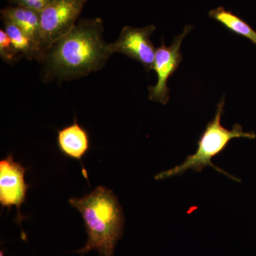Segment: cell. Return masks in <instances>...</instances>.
I'll return each mask as SVG.
<instances>
[{"mask_svg":"<svg viewBox=\"0 0 256 256\" xmlns=\"http://www.w3.org/2000/svg\"><path fill=\"white\" fill-rule=\"evenodd\" d=\"M102 34L100 18L80 20L44 54L43 80H75L104 68L112 53Z\"/></svg>","mask_w":256,"mask_h":256,"instance_id":"1","label":"cell"},{"mask_svg":"<svg viewBox=\"0 0 256 256\" xmlns=\"http://www.w3.org/2000/svg\"><path fill=\"white\" fill-rule=\"evenodd\" d=\"M84 222L87 242L76 252L84 256L96 250L100 256H114V248L124 236V218L118 197L112 190L98 186L82 198L68 200Z\"/></svg>","mask_w":256,"mask_h":256,"instance_id":"2","label":"cell"},{"mask_svg":"<svg viewBox=\"0 0 256 256\" xmlns=\"http://www.w3.org/2000/svg\"><path fill=\"white\" fill-rule=\"evenodd\" d=\"M224 105L225 96H224L217 105L214 118L207 124L206 129L202 133L200 140L197 142L198 148L196 152L188 156L182 164L156 175V180H165L172 176H180L188 170L201 172L204 168L210 166L234 181L240 182L238 178H234L226 172L216 166L212 162V160L220 154L234 138L254 139L256 136L252 132H244L242 128L239 124H234L232 130H228L223 127L222 124V117L224 114Z\"/></svg>","mask_w":256,"mask_h":256,"instance_id":"3","label":"cell"},{"mask_svg":"<svg viewBox=\"0 0 256 256\" xmlns=\"http://www.w3.org/2000/svg\"><path fill=\"white\" fill-rule=\"evenodd\" d=\"M87 0H53L41 12L40 44L44 54L76 24Z\"/></svg>","mask_w":256,"mask_h":256,"instance_id":"4","label":"cell"},{"mask_svg":"<svg viewBox=\"0 0 256 256\" xmlns=\"http://www.w3.org/2000/svg\"><path fill=\"white\" fill-rule=\"evenodd\" d=\"M26 168L15 161L12 154H8L0 161V204L3 208L10 210L15 206L18 210L16 222L22 230V238L26 242V235L22 228V222L24 220L21 213V207L26 198L30 185L25 181Z\"/></svg>","mask_w":256,"mask_h":256,"instance_id":"5","label":"cell"},{"mask_svg":"<svg viewBox=\"0 0 256 256\" xmlns=\"http://www.w3.org/2000/svg\"><path fill=\"white\" fill-rule=\"evenodd\" d=\"M192 30V26H186L178 36H175L171 46H166L164 40H162L161 46L156 50L153 70L158 76L156 86L148 87L149 98L154 102L165 105L170 100V88L168 82L178 68L182 60L181 52L182 43L184 38Z\"/></svg>","mask_w":256,"mask_h":256,"instance_id":"6","label":"cell"},{"mask_svg":"<svg viewBox=\"0 0 256 256\" xmlns=\"http://www.w3.org/2000/svg\"><path fill=\"white\" fill-rule=\"evenodd\" d=\"M154 25L142 28L126 26L121 30L118 38L108 44L111 53H120L142 64L146 72L153 70L156 50L150 36L156 32Z\"/></svg>","mask_w":256,"mask_h":256,"instance_id":"7","label":"cell"},{"mask_svg":"<svg viewBox=\"0 0 256 256\" xmlns=\"http://www.w3.org/2000/svg\"><path fill=\"white\" fill-rule=\"evenodd\" d=\"M57 146L64 156L78 160L82 164V159L90 150V137L75 119L73 124L58 130Z\"/></svg>","mask_w":256,"mask_h":256,"instance_id":"8","label":"cell"},{"mask_svg":"<svg viewBox=\"0 0 256 256\" xmlns=\"http://www.w3.org/2000/svg\"><path fill=\"white\" fill-rule=\"evenodd\" d=\"M1 16L3 21L12 23L30 36L41 50L43 56L40 44V12L23 6H8L1 10Z\"/></svg>","mask_w":256,"mask_h":256,"instance_id":"9","label":"cell"},{"mask_svg":"<svg viewBox=\"0 0 256 256\" xmlns=\"http://www.w3.org/2000/svg\"><path fill=\"white\" fill-rule=\"evenodd\" d=\"M4 31L21 58L24 57L28 60H36L40 62L42 58V53L36 43L12 23L4 21Z\"/></svg>","mask_w":256,"mask_h":256,"instance_id":"10","label":"cell"},{"mask_svg":"<svg viewBox=\"0 0 256 256\" xmlns=\"http://www.w3.org/2000/svg\"><path fill=\"white\" fill-rule=\"evenodd\" d=\"M208 16L222 24L229 31L248 38L256 45L255 30L232 12L227 11L223 6H218L216 9L210 10Z\"/></svg>","mask_w":256,"mask_h":256,"instance_id":"11","label":"cell"},{"mask_svg":"<svg viewBox=\"0 0 256 256\" xmlns=\"http://www.w3.org/2000/svg\"><path fill=\"white\" fill-rule=\"evenodd\" d=\"M0 56L6 63H12L21 58L15 50L11 40L4 30H0Z\"/></svg>","mask_w":256,"mask_h":256,"instance_id":"12","label":"cell"},{"mask_svg":"<svg viewBox=\"0 0 256 256\" xmlns=\"http://www.w3.org/2000/svg\"><path fill=\"white\" fill-rule=\"evenodd\" d=\"M15 6H23L28 9L41 12L53 0H8Z\"/></svg>","mask_w":256,"mask_h":256,"instance_id":"13","label":"cell"},{"mask_svg":"<svg viewBox=\"0 0 256 256\" xmlns=\"http://www.w3.org/2000/svg\"><path fill=\"white\" fill-rule=\"evenodd\" d=\"M0 256H4V250H1V252H0Z\"/></svg>","mask_w":256,"mask_h":256,"instance_id":"14","label":"cell"}]
</instances>
